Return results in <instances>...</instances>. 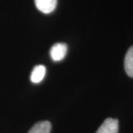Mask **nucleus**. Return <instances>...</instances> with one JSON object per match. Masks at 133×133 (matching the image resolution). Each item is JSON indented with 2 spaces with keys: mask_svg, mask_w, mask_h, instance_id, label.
<instances>
[{
  "mask_svg": "<svg viewBox=\"0 0 133 133\" xmlns=\"http://www.w3.org/2000/svg\"><path fill=\"white\" fill-rule=\"evenodd\" d=\"M52 126L50 122L48 121H40L33 125L29 130L28 133H50Z\"/></svg>",
  "mask_w": 133,
  "mask_h": 133,
  "instance_id": "39448f33",
  "label": "nucleus"
},
{
  "mask_svg": "<svg viewBox=\"0 0 133 133\" xmlns=\"http://www.w3.org/2000/svg\"><path fill=\"white\" fill-rule=\"evenodd\" d=\"M118 121L117 119L108 118L103 122L95 133H118Z\"/></svg>",
  "mask_w": 133,
  "mask_h": 133,
  "instance_id": "f03ea898",
  "label": "nucleus"
},
{
  "mask_svg": "<svg viewBox=\"0 0 133 133\" xmlns=\"http://www.w3.org/2000/svg\"><path fill=\"white\" fill-rule=\"evenodd\" d=\"M67 45L64 43H56L52 45L50 50V55L54 62H60L66 56Z\"/></svg>",
  "mask_w": 133,
  "mask_h": 133,
  "instance_id": "f257e3e1",
  "label": "nucleus"
},
{
  "mask_svg": "<svg viewBox=\"0 0 133 133\" xmlns=\"http://www.w3.org/2000/svg\"><path fill=\"white\" fill-rule=\"evenodd\" d=\"M36 8L43 14H48L56 9L57 0H34Z\"/></svg>",
  "mask_w": 133,
  "mask_h": 133,
  "instance_id": "7ed1b4c3",
  "label": "nucleus"
},
{
  "mask_svg": "<svg viewBox=\"0 0 133 133\" xmlns=\"http://www.w3.org/2000/svg\"><path fill=\"white\" fill-rule=\"evenodd\" d=\"M124 68L127 74L133 78V46L128 50L124 59Z\"/></svg>",
  "mask_w": 133,
  "mask_h": 133,
  "instance_id": "423d86ee",
  "label": "nucleus"
},
{
  "mask_svg": "<svg viewBox=\"0 0 133 133\" xmlns=\"http://www.w3.org/2000/svg\"><path fill=\"white\" fill-rule=\"evenodd\" d=\"M46 74V67L44 65H37L33 68L30 75V81L34 84H38L44 78Z\"/></svg>",
  "mask_w": 133,
  "mask_h": 133,
  "instance_id": "20e7f679",
  "label": "nucleus"
}]
</instances>
